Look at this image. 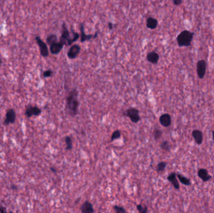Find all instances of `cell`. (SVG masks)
Returning <instances> with one entry per match:
<instances>
[{"label": "cell", "mask_w": 214, "mask_h": 213, "mask_svg": "<svg viewBox=\"0 0 214 213\" xmlns=\"http://www.w3.org/2000/svg\"><path fill=\"white\" fill-rule=\"evenodd\" d=\"M78 91L76 89L71 90L67 97V110L71 116H76L78 113L80 102L78 99Z\"/></svg>", "instance_id": "6da1fadb"}, {"label": "cell", "mask_w": 214, "mask_h": 213, "mask_svg": "<svg viewBox=\"0 0 214 213\" xmlns=\"http://www.w3.org/2000/svg\"><path fill=\"white\" fill-rule=\"evenodd\" d=\"M194 34V33H192L190 31H182L177 38V41L179 46L187 47L190 46L193 39Z\"/></svg>", "instance_id": "7a4b0ae2"}, {"label": "cell", "mask_w": 214, "mask_h": 213, "mask_svg": "<svg viewBox=\"0 0 214 213\" xmlns=\"http://www.w3.org/2000/svg\"><path fill=\"white\" fill-rule=\"evenodd\" d=\"M123 114L125 116L129 117L131 121L133 123H137L140 121L139 111L135 108H130L124 111Z\"/></svg>", "instance_id": "3957f363"}, {"label": "cell", "mask_w": 214, "mask_h": 213, "mask_svg": "<svg viewBox=\"0 0 214 213\" xmlns=\"http://www.w3.org/2000/svg\"><path fill=\"white\" fill-rule=\"evenodd\" d=\"M35 40L36 41V43L38 45V47L40 48V55L46 58L48 57L49 55V51L48 46L42 40L41 38L38 36H36L35 37Z\"/></svg>", "instance_id": "277c9868"}, {"label": "cell", "mask_w": 214, "mask_h": 213, "mask_svg": "<svg viewBox=\"0 0 214 213\" xmlns=\"http://www.w3.org/2000/svg\"><path fill=\"white\" fill-rule=\"evenodd\" d=\"M206 62L204 60H199L197 64V73L199 79H202L206 73Z\"/></svg>", "instance_id": "5b68a950"}, {"label": "cell", "mask_w": 214, "mask_h": 213, "mask_svg": "<svg viewBox=\"0 0 214 213\" xmlns=\"http://www.w3.org/2000/svg\"><path fill=\"white\" fill-rule=\"evenodd\" d=\"M41 113H42V110L38 107H37V106H27L24 112L25 116L28 118L33 116H38L41 114Z\"/></svg>", "instance_id": "8992f818"}, {"label": "cell", "mask_w": 214, "mask_h": 213, "mask_svg": "<svg viewBox=\"0 0 214 213\" xmlns=\"http://www.w3.org/2000/svg\"><path fill=\"white\" fill-rule=\"evenodd\" d=\"M81 51V47L80 45L74 44L72 45L67 52V56L70 60L75 59L79 55Z\"/></svg>", "instance_id": "52a82bcc"}, {"label": "cell", "mask_w": 214, "mask_h": 213, "mask_svg": "<svg viewBox=\"0 0 214 213\" xmlns=\"http://www.w3.org/2000/svg\"><path fill=\"white\" fill-rule=\"evenodd\" d=\"M16 112L13 109H9L6 113V117L3 124L6 126L9 124H13L16 121Z\"/></svg>", "instance_id": "ba28073f"}, {"label": "cell", "mask_w": 214, "mask_h": 213, "mask_svg": "<svg viewBox=\"0 0 214 213\" xmlns=\"http://www.w3.org/2000/svg\"><path fill=\"white\" fill-rule=\"evenodd\" d=\"M70 39V32L67 28L65 23H63L62 25V31H61V34L60 38V42L63 43L64 45H67Z\"/></svg>", "instance_id": "9c48e42d"}, {"label": "cell", "mask_w": 214, "mask_h": 213, "mask_svg": "<svg viewBox=\"0 0 214 213\" xmlns=\"http://www.w3.org/2000/svg\"><path fill=\"white\" fill-rule=\"evenodd\" d=\"M80 32H81V35H80V42L82 43H84L86 41H90L91 39H95L98 36V33H95V34H89L87 35L85 34V31H84V26L82 23L80 24Z\"/></svg>", "instance_id": "30bf717a"}, {"label": "cell", "mask_w": 214, "mask_h": 213, "mask_svg": "<svg viewBox=\"0 0 214 213\" xmlns=\"http://www.w3.org/2000/svg\"><path fill=\"white\" fill-rule=\"evenodd\" d=\"M159 121L161 126L165 128H168L172 124L171 116L168 113L163 114L160 116L159 118Z\"/></svg>", "instance_id": "8fae6325"}, {"label": "cell", "mask_w": 214, "mask_h": 213, "mask_svg": "<svg viewBox=\"0 0 214 213\" xmlns=\"http://www.w3.org/2000/svg\"><path fill=\"white\" fill-rule=\"evenodd\" d=\"M64 44L60 42H57L56 43L49 46V51L53 55H58L64 46Z\"/></svg>", "instance_id": "7c38bea8"}, {"label": "cell", "mask_w": 214, "mask_h": 213, "mask_svg": "<svg viewBox=\"0 0 214 213\" xmlns=\"http://www.w3.org/2000/svg\"><path fill=\"white\" fill-rule=\"evenodd\" d=\"M192 137L194 138L195 143L197 144L200 145V144H202L203 139H204V136H203V133L202 131L198 130V129H194L192 132Z\"/></svg>", "instance_id": "4fadbf2b"}, {"label": "cell", "mask_w": 214, "mask_h": 213, "mask_svg": "<svg viewBox=\"0 0 214 213\" xmlns=\"http://www.w3.org/2000/svg\"><path fill=\"white\" fill-rule=\"evenodd\" d=\"M167 179L169 182L172 183L174 188L177 190H179L180 189V184L179 182V181L177 178V173L173 172L170 175H169L167 177Z\"/></svg>", "instance_id": "5bb4252c"}, {"label": "cell", "mask_w": 214, "mask_h": 213, "mask_svg": "<svg viewBox=\"0 0 214 213\" xmlns=\"http://www.w3.org/2000/svg\"><path fill=\"white\" fill-rule=\"evenodd\" d=\"M198 176L204 182L209 181L212 177L209 175L208 171L204 168H200L198 170Z\"/></svg>", "instance_id": "9a60e30c"}, {"label": "cell", "mask_w": 214, "mask_h": 213, "mask_svg": "<svg viewBox=\"0 0 214 213\" xmlns=\"http://www.w3.org/2000/svg\"><path fill=\"white\" fill-rule=\"evenodd\" d=\"M160 56L158 53L155 51H151L147 55V60L148 62L156 64L158 63Z\"/></svg>", "instance_id": "2e32d148"}, {"label": "cell", "mask_w": 214, "mask_h": 213, "mask_svg": "<svg viewBox=\"0 0 214 213\" xmlns=\"http://www.w3.org/2000/svg\"><path fill=\"white\" fill-rule=\"evenodd\" d=\"M81 211L83 213H93L94 212V209L93 205L89 201H85L81 207Z\"/></svg>", "instance_id": "e0dca14e"}, {"label": "cell", "mask_w": 214, "mask_h": 213, "mask_svg": "<svg viewBox=\"0 0 214 213\" xmlns=\"http://www.w3.org/2000/svg\"><path fill=\"white\" fill-rule=\"evenodd\" d=\"M146 25H147V27L148 29L155 30L157 28V26H158V21L157 19H155L154 18L149 17L147 20Z\"/></svg>", "instance_id": "ac0fdd59"}, {"label": "cell", "mask_w": 214, "mask_h": 213, "mask_svg": "<svg viewBox=\"0 0 214 213\" xmlns=\"http://www.w3.org/2000/svg\"><path fill=\"white\" fill-rule=\"evenodd\" d=\"M177 177L180 182L185 186H190L191 184V181L190 179L182 175L181 174H177Z\"/></svg>", "instance_id": "d6986e66"}, {"label": "cell", "mask_w": 214, "mask_h": 213, "mask_svg": "<svg viewBox=\"0 0 214 213\" xmlns=\"http://www.w3.org/2000/svg\"><path fill=\"white\" fill-rule=\"evenodd\" d=\"M57 41H58V38H57L56 35L53 34H49L46 38V43L49 46L56 43Z\"/></svg>", "instance_id": "ffe728a7"}, {"label": "cell", "mask_w": 214, "mask_h": 213, "mask_svg": "<svg viewBox=\"0 0 214 213\" xmlns=\"http://www.w3.org/2000/svg\"><path fill=\"white\" fill-rule=\"evenodd\" d=\"M71 32L73 33V38H70L67 43V45L69 46L72 45L75 42H77L80 36V35L78 33L74 32L73 30H71Z\"/></svg>", "instance_id": "44dd1931"}, {"label": "cell", "mask_w": 214, "mask_h": 213, "mask_svg": "<svg viewBox=\"0 0 214 213\" xmlns=\"http://www.w3.org/2000/svg\"><path fill=\"white\" fill-rule=\"evenodd\" d=\"M65 143H66V145H67L66 150H68V151L71 150L72 148H73V144H72V140H71V138L69 137V136L65 137Z\"/></svg>", "instance_id": "7402d4cb"}, {"label": "cell", "mask_w": 214, "mask_h": 213, "mask_svg": "<svg viewBox=\"0 0 214 213\" xmlns=\"http://www.w3.org/2000/svg\"><path fill=\"white\" fill-rule=\"evenodd\" d=\"M167 165V163L166 162H165V161H162V162L159 163L157 164V172H163V171L165 169Z\"/></svg>", "instance_id": "603a6c76"}, {"label": "cell", "mask_w": 214, "mask_h": 213, "mask_svg": "<svg viewBox=\"0 0 214 213\" xmlns=\"http://www.w3.org/2000/svg\"><path fill=\"white\" fill-rule=\"evenodd\" d=\"M121 137V131L120 130H116L112 133L111 136V141L119 139Z\"/></svg>", "instance_id": "cb8c5ba5"}, {"label": "cell", "mask_w": 214, "mask_h": 213, "mask_svg": "<svg viewBox=\"0 0 214 213\" xmlns=\"http://www.w3.org/2000/svg\"><path fill=\"white\" fill-rule=\"evenodd\" d=\"M160 148H161V150H164L165 151H170V145L169 143L167 141H163L161 144H160Z\"/></svg>", "instance_id": "d4e9b609"}, {"label": "cell", "mask_w": 214, "mask_h": 213, "mask_svg": "<svg viewBox=\"0 0 214 213\" xmlns=\"http://www.w3.org/2000/svg\"><path fill=\"white\" fill-rule=\"evenodd\" d=\"M162 136V131L160 129H155L154 131V136L155 140H158L160 138H161Z\"/></svg>", "instance_id": "484cf974"}, {"label": "cell", "mask_w": 214, "mask_h": 213, "mask_svg": "<svg viewBox=\"0 0 214 213\" xmlns=\"http://www.w3.org/2000/svg\"><path fill=\"white\" fill-rule=\"evenodd\" d=\"M136 209L140 213H147L148 212V208L147 206H143L142 204H137Z\"/></svg>", "instance_id": "4316f807"}, {"label": "cell", "mask_w": 214, "mask_h": 213, "mask_svg": "<svg viewBox=\"0 0 214 213\" xmlns=\"http://www.w3.org/2000/svg\"><path fill=\"white\" fill-rule=\"evenodd\" d=\"M113 209H114V211L117 213H125V212H127L124 208L121 207V206H113Z\"/></svg>", "instance_id": "83f0119b"}, {"label": "cell", "mask_w": 214, "mask_h": 213, "mask_svg": "<svg viewBox=\"0 0 214 213\" xmlns=\"http://www.w3.org/2000/svg\"><path fill=\"white\" fill-rule=\"evenodd\" d=\"M53 71L52 70H48L43 73V76L44 78H49L53 75Z\"/></svg>", "instance_id": "f1b7e54d"}, {"label": "cell", "mask_w": 214, "mask_h": 213, "mask_svg": "<svg viewBox=\"0 0 214 213\" xmlns=\"http://www.w3.org/2000/svg\"><path fill=\"white\" fill-rule=\"evenodd\" d=\"M182 0H173V3L175 6H179L182 3Z\"/></svg>", "instance_id": "f546056e"}, {"label": "cell", "mask_w": 214, "mask_h": 213, "mask_svg": "<svg viewBox=\"0 0 214 213\" xmlns=\"http://www.w3.org/2000/svg\"><path fill=\"white\" fill-rule=\"evenodd\" d=\"M0 212L2 213H6L7 212L6 208L4 206H3L1 204H0Z\"/></svg>", "instance_id": "4dcf8cb0"}, {"label": "cell", "mask_w": 214, "mask_h": 213, "mask_svg": "<svg viewBox=\"0 0 214 213\" xmlns=\"http://www.w3.org/2000/svg\"><path fill=\"white\" fill-rule=\"evenodd\" d=\"M108 28H109L110 30H111L113 28V24L112 23L109 22V23H108Z\"/></svg>", "instance_id": "1f68e13d"}, {"label": "cell", "mask_w": 214, "mask_h": 213, "mask_svg": "<svg viewBox=\"0 0 214 213\" xmlns=\"http://www.w3.org/2000/svg\"><path fill=\"white\" fill-rule=\"evenodd\" d=\"M50 169H51V171H52L53 172H56V170L54 168H50Z\"/></svg>", "instance_id": "d6a6232c"}, {"label": "cell", "mask_w": 214, "mask_h": 213, "mask_svg": "<svg viewBox=\"0 0 214 213\" xmlns=\"http://www.w3.org/2000/svg\"><path fill=\"white\" fill-rule=\"evenodd\" d=\"M212 139H213V141L214 142V130L212 131Z\"/></svg>", "instance_id": "836d02e7"}, {"label": "cell", "mask_w": 214, "mask_h": 213, "mask_svg": "<svg viewBox=\"0 0 214 213\" xmlns=\"http://www.w3.org/2000/svg\"><path fill=\"white\" fill-rule=\"evenodd\" d=\"M3 61H2V59L1 58V57H0V66H2V64Z\"/></svg>", "instance_id": "e575fe53"}, {"label": "cell", "mask_w": 214, "mask_h": 213, "mask_svg": "<svg viewBox=\"0 0 214 213\" xmlns=\"http://www.w3.org/2000/svg\"><path fill=\"white\" fill-rule=\"evenodd\" d=\"M0 95H1V88H0Z\"/></svg>", "instance_id": "d590c367"}]
</instances>
